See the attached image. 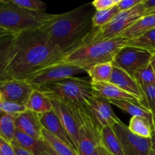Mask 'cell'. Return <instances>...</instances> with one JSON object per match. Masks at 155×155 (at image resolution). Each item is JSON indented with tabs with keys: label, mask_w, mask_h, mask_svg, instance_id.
Listing matches in <instances>:
<instances>
[{
	"label": "cell",
	"mask_w": 155,
	"mask_h": 155,
	"mask_svg": "<svg viewBox=\"0 0 155 155\" xmlns=\"http://www.w3.org/2000/svg\"><path fill=\"white\" fill-rule=\"evenodd\" d=\"M109 83L115 85L123 91L134 96L140 104L143 101V92L136 80L134 77L120 68L114 66Z\"/></svg>",
	"instance_id": "14"
},
{
	"label": "cell",
	"mask_w": 155,
	"mask_h": 155,
	"mask_svg": "<svg viewBox=\"0 0 155 155\" xmlns=\"http://www.w3.org/2000/svg\"><path fill=\"white\" fill-rule=\"evenodd\" d=\"M152 124L153 129H154V133H155V111L152 113Z\"/></svg>",
	"instance_id": "43"
},
{
	"label": "cell",
	"mask_w": 155,
	"mask_h": 155,
	"mask_svg": "<svg viewBox=\"0 0 155 155\" xmlns=\"http://www.w3.org/2000/svg\"><path fill=\"white\" fill-rule=\"evenodd\" d=\"M15 141L33 155H46V143L43 140H36L22 132L16 130Z\"/></svg>",
	"instance_id": "21"
},
{
	"label": "cell",
	"mask_w": 155,
	"mask_h": 155,
	"mask_svg": "<svg viewBox=\"0 0 155 155\" xmlns=\"http://www.w3.org/2000/svg\"><path fill=\"white\" fill-rule=\"evenodd\" d=\"M0 155H16L11 143L0 136Z\"/></svg>",
	"instance_id": "36"
},
{
	"label": "cell",
	"mask_w": 155,
	"mask_h": 155,
	"mask_svg": "<svg viewBox=\"0 0 155 155\" xmlns=\"http://www.w3.org/2000/svg\"><path fill=\"white\" fill-rule=\"evenodd\" d=\"M15 118L16 116L8 114H3L0 117V136L9 143L15 139Z\"/></svg>",
	"instance_id": "27"
},
{
	"label": "cell",
	"mask_w": 155,
	"mask_h": 155,
	"mask_svg": "<svg viewBox=\"0 0 155 155\" xmlns=\"http://www.w3.org/2000/svg\"><path fill=\"white\" fill-rule=\"evenodd\" d=\"M151 151H155V133H153L151 138Z\"/></svg>",
	"instance_id": "41"
},
{
	"label": "cell",
	"mask_w": 155,
	"mask_h": 155,
	"mask_svg": "<svg viewBox=\"0 0 155 155\" xmlns=\"http://www.w3.org/2000/svg\"><path fill=\"white\" fill-rule=\"evenodd\" d=\"M83 107L101 130L106 127H112L120 121L112 109L109 100L95 92Z\"/></svg>",
	"instance_id": "11"
},
{
	"label": "cell",
	"mask_w": 155,
	"mask_h": 155,
	"mask_svg": "<svg viewBox=\"0 0 155 155\" xmlns=\"http://www.w3.org/2000/svg\"><path fill=\"white\" fill-rule=\"evenodd\" d=\"M148 15H155V10L153 11V12H151V13H149Z\"/></svg>",
	"instance_id": "46"
},
{
	"label": "cell",
	"mask_w": 155,
	"mask_h": 155,
	"mask_svg": "<svg viewBox=\"0 0 155 155\" xmlns=\"http://www.w3.org/2000/svg\"><path fill=\"white\" fill-rule=\"evenodd\" d=\"M133 77L141 88L155 83V74L151 64L136 73Z\"/></svg>",
	"instance_id": "29"
},
{
	"label": "cell",
	"mask_w": 155,
	"mask_h": 155,
	"mask_svg": "<svg viewBox=\"0 0 155 155\" xmlns=\"http://www.w3.org/2000/svg\"><path fill=\"white\" fill-rule=\"evenodd\" d=\"M142 2L143 0L140 4L135 6L133 8L120 12L106 25L98 28H94L93 31L88 36L83 44L98 42L118 37L124 30L144 16L145 10Z\"/></svg>",
	"instance_id": "6"
},
{
	"label": "cell",
	"mask_w": 155,
	"mask_h": 155,
	"mask_svg": "<svg viewBox=\"0 0 155 155\" xmlns=\"http://www.w3.org/2000/svg\"><path fill=\"white\" fill-rule=\"evenodd\" d=\"M72 105L79 126L77 153L79 155H91L101 145V129L83 106Z\"/></svg>",
	"instance_id": "7"
},
{
	"label": "cell",
	"mask_w": 155,
	"mask_h": 155,
	"mask_svg": "<svg viewBox=\"0 0 155 155\" xmlns=\"http://www.w3.org/2000/svg\"><path fill=\"white\" fill-rule=\"evenodd\" d=\"M38 117H39V123H40L42 128L46 130L47 131L51 133L54 136L58 138L59 139L63 141L64 142L68 144L69 146L72 147L76 150L72 140L67 133L66 130L64 128L63 125L59 120L58 117L54 113V110H52L49 112H47V113L38 114Z\"/></svg>",
	"instance_id": "16"
},
{
	"label": "cell",
	"mask_w": 155,
	"mask_h": 155,
	"mask_svg": "<svg viewBox=\"0 0 155 155\" xmlns=\"http://www.w3.org/2000/svg\"><path fill=\"white\" fill-rule=\"evenodd\" d=\"M17 33L7 32L0 34V64L12 46Z\"/></svg>",
	"instance_id": "32"
},
{
	"label": "cell",
	"mask_w": 155,
	"mask_h": 155,
	"mask_svg": "<svg viewBox=\"0 0 155 155\" xmlns=\"http://www.w3.org/2000/svg\"><path fill=\"white\" fill-rule=\"evenodd\" d=\"M128 127L132 133L143 138H151L154 133L152 124L141 117H132Z\"/></svg>",
	"instance_id": "26"
},
{
	"label": "cell",
	"mask_w": 155,
	"mask_h": 155,
	"mask_svg": "<svg viewBox=\"0 0 155 155\" xmlns=\"http://www.w3.org/2000/svg\"><path fill=\"white\" fill-rule=\"evenodd\" d=\"M92 89L97 94L108 100L139 101L134 96L124 92L110 83H92Z\"/></svg>",
	"instance_id": "17"
},
{
	"label": "cell",
	"mask_w": 155,
	"mask_h": 155,
	"mask_svg": "<svg viewBox=\"0 0 155 155\" xmlns=\"http://www.w3.org/2000/svg\"><path fill=\"white\" fill-rule=\"evenodd\" d=\"M120 0H95L92 2L95 11H104L114 7Z\"/></svg>",
	"instance_id": "34"
},
{
	"label": "cell",
	"mask_w": 155,
	"mask_h": 155,
	"mask_svg": "<svg viewBox=\"0 0 155 155\" xmlns=\"http://www.w3.org/2000/svg\"><path fill=\"white\" fill-rule=\"evenodd\" d=\"M120 12L117 6L104 11H96L92 18L94 28L103 27L110 23Z\"/></svg>",
	"instance_id": "28"
},
{
	"label": "cell",
	"mask_w": 155,
	"mask_h": 155,
	"mask_svg": "<svg viewBox=\"0 0 155 155\" xmlns=\"http://www.w3.org/2000/svg\"><path fill=\"white\" fill-rule=\"evenodd\" d=\"M11 145H12V148H13L14 151L16 155H33L31 153L29 152L27 150H26L25 148H24L23 147H21V145H18L14 139L12 142H11Z\"/></svg>",
	"instance_id": "37"
},
{
	"label": "cell",
	"mask_w": 155,
	"mask_h": 155,
	"mask_svg": "<svg viewBox=\"0 0 155 155\" xmlns=\"http://www.w3.org/2000/svg\"><path fill=\"white\" fill-rule=\"evenodd\" d=\"M7 32H9V31H7V30H5V29L0 27V34H2V33H7Z\"/></svg>",
	"instance_id": "44"
},
{
	"label": "cell",
	"mask_w": 155,
	"mask_h": 155,
	"mask_svg": "<svg viewBox=\"0 0 155 155\" xmlns=\"http://www.w3.org/2000/svg\"><path fill=\"white\" fill-rule=\"evenodd\" d=\"M26 106L27 110L36 114H42L53 110L51 100L35 88L30 94Z\"/></svg>",
	"instance_id": "19"
},
{
	"label": "cell",
	"mask_w": 155,
	"mask_h": 155,
	"mask_svg": "<svg viewBox=\"0 0 155 155\" xmlns=\"http://www.w3.org/2000/svg\"><path fill=\"white\" fill-rule=\"evenodd\" d=\"M109 101L110 104H114L121 110L131 115L132 117L136 116L145 118L153 126L152 113L148 109L142 105L139 101H122V100H109Z\"/></svg>",
	"instance_id": "20"
},
{
	"label": "cell",
	"mask_w": 155,
	"mask_h": 155,
	"mask_svg": "<svg viewBox=\"0 0 155 155\" xmlns=\"http://www.w3.org/2000/svg\"><path fill=\"white\" fill-rule=\"evenodd\" d=\"M142 4H143L144 8L145 10L144 16L148 15L151 12L155 10V0H143Z\"/></svg>",
	"instance_id": "38"
},
{
	"label": "cell",
	"mask_w": 155,
	"mask_h": 155,
	"mask_svg": "<svg viewBox=\"0 0 155 155\" xmlns=\"http://www.w3.org/2000/svg\"><path fill=\"white\" fill-rule=\"evenodd\" d=\"M127 40L118 36L101 42L83 44L65 54L61 62L80 67L86 73L94 65L112 63L118 51L125 46Z\"/></svg>",
	"instance_id": "3"
},
{
	"label": "cell",
	"mask_w": 155,
	"mask_h": 155,
	"mask_svg": "<svg viewBox=\"0 0 155 155\" xmlns=\"http://www.w3.org/2000/svg\"><path fill=\"white\" fill-rule=\"evenodd\" d=\"M95 12L92 2L86 3L70 12L51 15L41 29L51 43L66 54L83 45L93 31Z\"/></svg>",
	"instance_id": "2"
},
{
	"label": "cell",
	"mask_w": 155,
	"mask_h": 155,
	"mask_svg": "<svg viewBox=\"0 0 155 155\" xmlns=\"http://www.w3.org/2000/svg\"><path fill=\"white\" fill-rule=\"evenodd\" d=\"M126 45L145 50L153 57H155V28L138 37L128 39Z\"/></svg>",
	"instance_id": "24"
},
{
	"label": "cell",
	"mask_w": 155,
	"mask_h": 155,
	"mask_svg": "<svg viewBox=\"0 0 155 155\" xmlns=\"http://www.w3.org/2000/svg\"><path fill=\"white\" fill-rule=\"evenodd\" d=\"M91 155H113L105 149L101 145H98Z\"/></svg>",
	"instance_id": "39"
},
{
	"label": "cell",
	"mask_w": 155,
	"mask_h": 155,
	"mask_svg": "<svg viewBox=\"0 0 155 155\" xmlns=\"http://www.w3.org/2000/svg\"><path fill=\"white\" fill-rule=\"evenodd\" d=\"M51 101L53 104V110L58 116L64 128L66 130L77 151L79 126L74 107L72 104L57 100H51Z\"/></svg>",
	"instance_id": "12"
},
{
	"label": "cell",
	"mask_w": 155,
	"mask_h": 155,
	"mask_svg": "<svg viewBox=\"0 0 155 155\" xmlns=\"http://www.w3.org/2000/svg\"><path fill=\"white\" fill-rule=\"evenodd\" d=\"M152 58L145 50L125 45L118 51L112 64L133 77L139 71L151 64Z\"/></svg>",
	"instance_id": "9"
},
{
	"label": "cell",
	"mask_w": 155,
	"mask_h": 155,
	"mask_svg": "<svg viewBox=\"0 0 155 155\" xmlns=\"http://www.w3.org/2000/svg\"><path fill=\"white\" fill-rule=\"evenodd\" d=\"M142 0H120L117 5L120 12L130 10L142 2Z\"/></svg>",
	"instance_id": "35"
},
{
	"label": "cell",
	"mask_w": 155,
	"mask_h": 155,
	"mask_svg": "<svg viewBox=\"0 0 155 155\" xmlns=\"http://www.w3.org/2000/svg\"><path fill=\"white\" fill-rule=\"evenodd\" d=\"M83 73H86V71L80 67L59 62L35 73L26 82L34 88H37L48 83L74 77Z\"/></svg>",
	"instance_id": "8"
},
{
	"label": "cell",
	"mask_w": 155,
	"mask_h": 155,
	"mask_svg": "<svg viewBox=\"0 0 155 155\" xmlns=\"http://www.w3.org/2000/svg\"><path fill=\"white\" fill-rule=\"evenodd\" d=\"M154 28H155V15H145L124 30L119 36L127 39H133Z\"/></svg>",
	"instance_id": "18"
},
{
	"label": "cell",
	"mask_w": 155,
	"mask_h": 155,
	"mask_svg": "<svg viewBox=\"0 0 155 155\" xmlns=\"http://www.w3.org/2000/svg\"><path fill=\"white\" fill-rule=\"evenodd\" d=\"M149 155H155V151H151V152H150Z\"/></svg>",
	"instance_id": "45"
},
{
	"label": "cell",
	"mask_w": 155,
	"mask_h": 155,
	"mask_svg": "<svg viewBox=\"0 0 155 155\" xmlns=\"http://www.w3.org/2000/svg\"><path fill=\"white\" fill-rule=\"evenodd\" d=\"M141 89L144 95L143 101L141 104L153 113L155 111V83L144 86Z\"/></svg>",
	"instance_id": "31"
},
{
	"label": "cell",
	"mask_w": 155,
	"mask_h": 155,
	"mask_svg": "<svg viewBox=\"0 0 155 155\" xmlns=\"http://www.w3.org/2000/svg\"><path fill=\"white\" fill-rule=\"evenodd\" d=\"M47 145V148H46V155H58L56 154L55 152H54V151H53L52 149H51V148H50L49 146H48V145L46 144Z\"/></svg>",
	"instance_id": "40"
},
{
	"label": "cell",
	"mask_w": 155,
	"mask_h": 155,
	"mask_svg": "<svg viewBox=\"0 0 155 155\" xmlns=\"http://www.w3.org/2000/svg\"><path fill=\"white\" fill-rule=\"evenodd\" d=\"M117 136L124 155H149L151 151V138H143L132 133L121 121L112 126Z\"/></svg>",
	"instance_id": "10"
},
{
	"label": "cell",
	"mask_w": 155,
	"mask_h": 155,
	"mask_svg": "<svg viewBox=\"0 0 155 155\" xmlns=\"http://www.w3.org/2000/svg\"><path fill=\"white\" fill-rule=\"evenodd\" d=\"M64 55L42 29L18 33L0 64V83L26 81L40 70L61 62Z\"/></svg>",
	"instance_id": "1"
},
{
	"label": "cell",
	"mask_w": 155,
	"mask_h": 155,
	"mask_svg": "<svg viewBox=\"0 0 155 155\" xmlns=\"http://www.w3.org/2000/svg\"><path fill=\"white\" fill-rule=\"evenodd\" d=\"M151 67H152V69L153 71H154V73L155 74V57L152 58V60H151Z\"/></svg>",
	"instance_id": "42"
},
{
	"label": "cell",
	"mask_w": 155,
	"mask_h": 155,
	"mask_svg": "<svg viewBox=\"0 0 155 155\" xmlns=\"http://www.w3.org/2000/svg\"><path fill=\"white\" fill-rule=\"evenodd\" d=\"M16 130L36 139L42 140V126L39 120L38 114L27 110L17 115L15 118Z\"/></svg>",
	"instance_id": "15"
},
{
	"label": "cell",
	"mask_w": 155,
	"mask_h": 155,
	"mask_svg": "<svg viewBox=\"0 0 155 155\" xmlns=\"http://www.w3.org/2000/svg\"><path fill=\"white\" fill-rule=\"evenodd\" d=\"M101 145L113 155H124L120 142L112 127L101 130Z\"/></svg>",
	"instance_id": "22"
},
{
	"label": "cell",
	"mask_w": 155,
	"mask_h": 155,
	"mask_svg": "<svg viewBox=\"0 0 155 155\" xmlns=\"http://www.w3.org/2000/svg\"><path fill=\"white\" fill-rule=\"evenodd\" d=\"M1 108L4 114L13 115V116H17L27 110L25 104H18L13 101H4V100L2 102Z\"/></svg>",
	"instance_id": "33"
},
{
	"label": "cell",
	"mask_w": 155,
	"mask_h": 155,
	"mask_svg": "<svg viewBox=\"0 0 155 155\" xmlns=\"http://www.w3.org/2000/svg\"><path fill=\"white\" fill-rule=\"evenodd\" d=\"M12 3L25 10L43 13L47 8V5L39 0H11Z\"/></svg>",
	"instance_id": "30"
},
{
	"label": "cell",
	"mask_w": 155,
	"mask_h": 155,
	"mask_svg": "<svg viewBox=\"0 0 155 155\" xmlns=\"http://www.w3.org/2000/svg\"><path fill=\"white\" fill-rule=\"evenodd\" d=\"M113 64L102 63L91 67L86 74L89 76L92 83H109L113 71Z\"/></svg>",
	"instance_id": "25"
},
{
	"label": "cell",
	"mask_w": 155,
	"mask_h": 155,
	"mask_svg": "<svg viewBox=\"0 0 155 155\" xmlns=\"http://www.w3.org/2000/svg\"><path fill=\"white\" fill-rule=\"evenodd\" d=\"M42 140L58 155H79L77 151L44 128L42 129Z\"/></svg>",
	"instance_id": "23"
},
{
	"label": "cell",
	"mask_w": 155,
	"mask_h": 155,
	"mask_svg": "<svg viewBox=\"0 0 155 155\" xmlns=\"http://www.w3.org/2000/svg\"><path fill=\"white\" fill-rule=\"evenodd\" d=\"M35 89L51 100L78 106H84L95 92L90 80L77 77L64 79Z\"/></svg>",
	"instance_id": "5"
},
{
	"label": "cell",
	"mask_w": 155,
	"mask_h": 155,
	"mask_svg": "<svg viewBox=\"0 0 155 155\" xmlns=\"http://www.w3.org/2000/svg\"><path fill=\"white\" fill-rule=\"evenodd\" d=\"M34 87L26 81L13 80L0 83V95L4 101L25 105Z\"/></svg>",
	"instance_id": "13"
},
{
	"label": "cell",
	"mask_w": 155,
	"mask_h": 155,
	"mask_svg": "<svg viewBox=\"0 0 155 155\" xmlns=\"http://www.w3.org/2000/svg\"><path fill=\"white\" fill-rule=\"evenodd\" d=\"M51 14L34 12L15 5L11 0H0V27L12 33L41 29L49 21Z\"/></svg>",
	"instance_id": "4"
}]
</instances>
